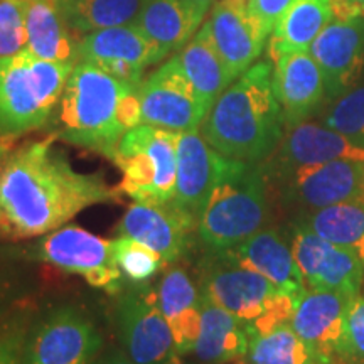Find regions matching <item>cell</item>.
<instances>
[{
  "label": "cell",
  "instance_id": "ab89813d",
  "mask_svg": "<svg viewBox=\"0 0 364 364\" xmlns=\"http://www.w3.org/2000/svg\"><path fill=\"white\" fill-rule=\"evenodd\" d=\"M164 364H193V363L184 361V359H182V356H179V354H172V356L167 359V361L164 363Z\"/></svg>",
  "mask_w": 364,
  "mask_h": 364
},
{
  "label": "cell",
  "instance_id": "4316f807",
  "mask_svg": "<svg viewBox=\"0 0 364 364\" xmlns=\"http://www.w3.org/2000/svg\"><path fill=\"white\" fill-rule=\"evenodd\" d=\"M177 58H179L182 70L193 83L196 93L206 105L208 110H211L216 100L233 83L235 78L213 43L208 22L199 27L194 38L181 49Z\"/></svg>",
  "mask_w": 364,
  "mask_h": 364
},
{
  "label": "cell",
  "instance_id": "74e56055",
  "mask_svg": "<svg viewBox=\"0 0 364 364\" xmlns=\"http://www.w3.org/2000/svg\"><path fill=\"white\" fill-rule=\"evenodd\" d=\"M88 364H134V363H132V359L129 356H127L124 349H113V351L102 354V356L98 354V356Z\"/></svg>",
  "mask_w": 364,
  "mask_h": 364
},
{
  "label": "cell",
  "instance_id": "4dcf8cb0",
  "mask_svg": "<svg viewBox=\"0 0 364 364\" xmlns=\"http://www.w3.org/2000/svg\"><path fill=\"white\" fill-rule=\"evenodd\" d=\"M144 0H68L63 4L71 31L81 36L134 24Z\"/></svg>",
  "mask_w": 364,
  "mask_h": 364
},
{
  "label": "cell",
  "instance_id": "44dd1931",
  "mask_svg": "<svg viewBox=\"0 0 364 364\" xmlns=\"http://www.w3.org/2000/svg\"><path fill=\"white\" fill-rule=\"evenodd\" d=\"M218 53L233 78H240L255 65L268 36L250 16L247 4L220 0L208 21Z\"/></svg>",
  "mask_w": 364,
  "mask_h": 364
},
{
  "label": "cell",
  "instance_id": "3957f363",
  "mask_svg": "<svg viewBox=\"0 0 364 364\" xmlns=\"http://www.w3.org/2000/svg\"><path fill=\"white\" fill-rule=\"evenodd\" d=\"M136 88L91 63H76L58 105V135L113 159L129 132L120 118L122 102Z\"/></svg>",
  "mask_w": 364,
  "mask_h": 364
},
{
  "label": "cell",
  "instance_id": "277c9868",
  "mask_svg": "<svg viewBox=\"0 0 364 364\" xmlns=\"http://www.w3.org/2000/svg\"><path fill=\"white\" fill-rule=\"evenodd\" d=\"M270 215L263 162L223 159L220 174L198 221L204 250H228L265 228Z\"/></svg>",
  "mask_w": 364,
  "mask_h": 364
},
{
  "label": "cell",
  "instance_id": "1f68e13d",
  "mask_svg": "<svg viewBox=\"0 0 364 364\" xmlns=\"http://www.w3.org/2000/svg\"><path fill=\"white\" fill-rule=\"evenodd\" d=\"M112 255L117 267L132 284H145L166 267L161 255L129 236L112 240Z\"/></svg>",
  "mask_w": 364,
  "mask_h": 364
},
{
  "label": "cell",
  "instance_id": "e575fe53",
  "mask_svg": "<svg viewBox=\"0 0 364 364\" xmlns=\"http://www.w3.org/2000/svg\"><path fill=\"white\" fill-rule=\"evenodd\" d=\"M343 359L364 364V287L351 299L346 314Z\"/></svg>",
  "mask_w": 364,
  "mask_h": 364
},
{
  "label": "cell",
  "instance_id": "d4e9b609",
  "mask_svg": "<svg viewBox=\"0 0 364 364\" xmlns=\"http://www.w3.org/2000/svg\"><path fill=\"white\" fill-rule=\"evenodd\" d=\"M27 51L46 61L78 63V41L61 0H27Z\"/></svg>",
  "mask_w": 364,
  "mask_h": 364
},
{
  "label": "cell",
  "instance_id": "d6986e66",
  "mask_svg": "<svg viewBox=\"0 0 364 364\" xmlns=\"http://www.w3.org/2000/svg\"><path fill=\"white\" fill-rule=\"evenodd\" d=\"M273 91L289 127L306 122L327 95L321 68L309 51H290L273 58Z\"/></svg>",
  "mask_w": 364,
  "mask_h": 364
},
{
  "label": "cell",
  "instance_id": "30bf717a",
  "mask_svg": "<svg viewBox=\"0 0 364 364\" xmlns=\"http://www.w3.org/2000/svg\"><path fill=\"white\" fill-rule=\"evenodd\" d=\"M103 348V336L88 314L61 306L26 336L21 364H88Z\"/></svg>",
  "mask_w": 364,
  "mask_h": 364
},
{
  "label": "cell",
  "instance_id": "8992f818",
  "mask_svg": "<svg viewBox=\"0 0 364 364\" xmlns=\"http://www.w3.org/2000/svg\"><path fill=\"white\" fill-rule=\"evenodd\" d=\"M179 134L145 124L127 132L112 159L122 171L118 193L139 203H171L176 193Z\"/></svg>",
  "mask_w": 364,
  "mask_h": 364
},
{
  "label": "cell",
  "instance_id": "f1b7e54d",
  "mask_svg": "<svg viewBox=\"0 0 364 364\" xmlns=\"http://www.w3.org/2000/svg\"><path fill=\"white\" fill-rule=\"evenodd\" d=\"M248 338L250 364H338L300 338L290 322L248 332Z\"/></svg>",
  "mask_w": 364,
  "mask_h": 364
},
{
  "label": "cell",
  "instance_id": "e0dca14e",
  "mask_svg": "<svg viewBox=\"0 0 364 364\" xmlns=\"http://www.w3.org/2000/svg\"><path fill=\"white\" fill-rule=\"evenodd\" d=\"M309 54L324 75L327 95L353 90L364 70V17L332 19L314 39Z\"/></svg>",
  "mask_w": 364,
  "mask_h": 364
},
{
  "label": "cell",
  "instance_id": "9a60e30c",
  "mask_svg": "<svg viewBox=\"0 0 364 364\" xmlns=\"http://www.w3.org/2000/svg\"><path fill=\"white\" fill-rule=\"evenodd\" d=\"M270 157L263 167L268 179H275L306 166L334 161L364 162V144L354 142L326 125L300 122L289 127Z\"/></svg>",
  "mask_w": 364,
  "mask_h": 364
},
{
  "label": "cell",
  "instance_id": "484cf974",
  "mask_svg": "<svg viewBox=\"0 0 364 364\" xmlns=\"http://www.w3.org/2000/svg\"><path fill=\"white\" fill-rule=\"evenodd\" d=\"M248 344L245 322L203 295L201 332L194 348L196 358L204 364L231 363L247 356Z\"/></svg>",
  "mask_w": 364,
  "mask_h": 364
},
{
  "label": "cell",
  "instance_id": "bcb514c9",
  "mask_svg": "<svg viewBox=\"0 0 364 364\" xmlns=\"http://www.w3.org/2000/svg\"><path fill=\"white\" fill-rule=\"evenodd\" d=\"M61 2H63V4H66V2H68V0H61Z\"/></svg>",
  "mask_w": 364,
  "mask_h": 364
},
{
  "label": "cell",
  "instance_id": "9c48e42d",
  "mask_svg": "<svg viewBox=\"0 0 364 364\" xmlns=\"http://www.w3.org/2000/svg\"><path fill=\"white\" fill-rule=\"evenodd\" d=\"M36 258L59 270L83 277L93 289L118 295L125 289V277L112 255V241L100 238L80 226H61L44 235Z\"/></svg>",
  "mask_w": 364,
  "mask_h": 364
},
{
  "label": "cell",
  "instance_id": "ba28073f",
  "mask_svg": "<svg viewBox=\"0 0 364 364\" xmlns=\"http://www.w3.org/2000/svg\"><path fill=\"white\" fill-rule=\"evenodd\" d=\"M199 290L245 324L263 316L280 292L270 280L235 262L223 250H206L198 263Z\"/></svg>",
  "mask_w": 364,
  "mask_h": 364
},
{
  "label": "cell",
  "instance_id": "52a82bcc",
  "mask_svg": "<svg viewBox=\"0 0 364 364\" xmlns=\"http://www.w3.org/2000/svg\"><path fill=\"white\" fill-rule=\"evenodd\" d=\"M115 324L122 348L134 364H164L176 354L159 292L147 282L125 285L117 295Z\"/></svg>",
  "mask_w": 364,
  "mask_h": 364
},
{
  "label": "cell",
  "instance_id": "836d02e7",
  "mask_svg": "<svg viewBox=\"0 0 364 364\" xmlns=\"http://www.w3.org/2000/svg\"><path fill=\"white\" fill-rule=\"evenodd\" d=\"M27 48V0H0V58Z\"/></svg>",
  "mask_w": 364,
  "mask_h": 364
},
{
  "label": "cell",
  "instance_id": "5b68a950",
  "mask_svg": "<svg viewBox=\"0 0 364 364\" xmlns=\"http://www.w3.org/2000/svg\"><path fill=\"white\" fill-rule=\"evenodd\" d=\"M73 63L46 61L27 49L0 58V135L17 136L48 124Z\"/></svg>",
  "mask_w": 364,
  "mask_h": 364
},
{
  "label": "cell",
  "instance_id": "4fadbf2b",
  "mask_svg": "<svg viewBox=\"0 0 364 364\" xmlns=\"http://www.w3.org/2000/svg\"><path fill=\"white\" fill-rule=\"evenodd\" d=\"M118 236H129L161 255L166 267L184 258L198 238V221L174 203L130 204L117 226Z\"/></svg>",
  "mask_w": 364,
  "mask_h": 364
},
{
  "label": "cell",
  "instance_id": "d6a6232c",
  "mask_svg": "<svg viewBox=\"0 0 364 364\" xmlns=\"http://www.w3.org/2000/svg\"><path fill=\"white\" fill-rule=\"evenodd\" d=\"M324 125L364 144V86L346 91L326 113Z\"/></svg>",
  "mask_w": 364,
  "mask_h": 364
},
{
  "label": "cell",
  "instance_id": "7a4b0ae2",
  "mask_svg": "<svg viewBox=\"0 0 364 364\" xmlns=\"http://www.w3.org/2000/svg\"><path fill=\"white\" fill-rule=\"evenodd\" d=\"M284 124L273 91V68L268 61H260L223 91L199 132L221 156L265 162L279 147Z\"/></svg>",
  "mask_w": 364,
  "mask_h": 364
},
{
  "label": "cell",
  "instance_id": "8d00e7d4",
  "mask_svg": "<svg viewBox=\"0 0 364 364\" xmlns=\"http://www.w3.org/2000/svg\"><path fill=\"white\" fill-rule=\"evenodd\" d=\"M24 343L26 334L22 331L0 334V364H21Z\"/></svg>",
  "mask_w": 364,
  "mask_h": 364
},
{
  "label": "cell",
  "instance_id": "ee69618b",
  "mask_svg": "<svg viewBox=\"0 0 364 364\" xmlns=\"http://www.w3.org/2000/svg\"><path fill=\"white\" fill-rule=\"evenodd\" d=\"M351 2H354V4H358V6L364 7V0H351Z\"/></svg>",
  "mask_w": 364,
  "mask_h": 364
},
{
  "label": "cell",
  "instance_id": "603a6c76",
  "mask_svg": "<svg viewBox=\"0 0 364 364\" xmlns=\"http://www.w3.org/2000/svg\"><path fill=\"white\" fill-rule=\"evenodd\" d=\"M161 309L171 327L174 351L179 356L194 353L201 332L203 295L184 268L172 267L157 287Z\"/></svg>",
  "mask_w": 364,
  "mask_h": 364
},
{
  "label": "cell",
  "instance_id": "cb8c5ba5",
  "mask_svg": "<svg viewBox=\"0 0 364 364\" xmlns=\"http://www.w3.org/2000/svg\"><path fill=\"white\" fill-rule=\"evenodd\" d=\"M204 16L193 0H144L134 26L171 54L194 38Z\"/></svg>",
  "mask_w": 364,
  "mask_h": 364
},
{
  "label": "cell",
  "instance_id": "b9f144b4",
  "mask_svg": "<svg viewBox=\"0 0 364 364\" xmlns=\"http://www.w3.org/2000/svg\"><path fill=\"white\" fill-rule=\"evenodd\" d=\"M358 257H359V260H361V263H363V268H364V238H363V241H361V245H359L358 247Z\"/></svg>",
  "mask_w": 364,
  "mask_h": 364
},
{
  "label": "cell",
  "instance_id": "60d3db41",
  "mask_svg": "<svg viewBox=\"0 0 364 364\" xmlns=\"http://www.w3.org/2000/svg\"><path fill=\"white\" fill-rule=\"evenodd\" d=\"M4 297H6V284H4V280L0 279V309H2Z\"/></svg>",
  "mask_w": 364,
  "mask_h": 364
},
{
  "label": "cell",
  "instance_id": "ac0fdd59",
  "mask_svg": "<svg viewBox=\"0 0 364 364\" xmlns=\"http://www.w3.org/2000/svg\"><path fill=\"white\" fill-rule=\"evenodd\" d=\"M353 297L334 290L307 289L299 297L290 326L318 353L339 361L344 358L346 314Z\"/></svg>",
  "mask_w": 364,
  "mask_h": 364
},
{
  "label": "cell",
  "instance_id": "83f0119b",
  "mask_svg": "<svg viewBox=\"0 0 364 364\" xmlns=\"http://www.w3.org/2000/svg\"><path fill=\"white\" fill-rule=\"evenodd\" d=\"M331 21L332 0H292L272 33V58L290 51H309Z\"/></svg>",
  "mask_w": 364,
  "mask_h": 364
},
{
  "label": "cell",
  "instance_id": "7402d4cb",
  "mask_svg": "<svg viewBox=\"0 0 364 364\" xmlns=\"http://www.w3.org/2000/svg\"><path fill=\"white\" fill-rule=\"evenodd\" d=\"M223 252L240 265L260 273L284 292L302 295L307 290L295 262L290 240H287L279 230L262 228L250 238Z\"/></svg>",
  "mask_w": 364,
  "mask_h": 364
},
{
  "label": "cell",
  "instance_id": "f6af8a7d",
  "mask_svg": "<svg viewBox=\"0 0 364 364\" xmlns=\"http://www.w3.org/2000/svg\"><path fill=\"white\" fill-rule=\"evenodd\" d=\"M230 2H238V4H248V0H230Z\"/></svg>",
  "mask_w": 364,
  "mask_h": 364
},
{
  "label": "cell",
  "instance_id": "2e32d148",
  "mask_svg": "<svg viewBox=\"0 0 364 364\" xmlns=\"http://www.w3.org/2000/svg\"><path fill=\"white\" fill-rule=\"evenodd\" d=\"M287 201L306 211L358 199L364 194V162L334 161L299 167L273 179Z\"/></svg>",
  "mask_w": 364,
  "mask_h": 364
},
{
  "label": "cell",
  "instance_id": "5bb4252c",
  "mask_svg": "<svg viewBox=\"0 0 364 364\" xmlns=\"http://www.w3.org/2000/svg\"><path fill=\"white\" fill-rule=\"evenodd\" d=\"M290 247L306 289L356 295L364 282L358 253L318 238L297 221L290 226Z\"/></svg>",
  "mask_w": 364,
  "mask_h": 364
},
{
  "label": "cell",
  "instance_id": "6da1fadb",
  "mask_svg": "<svg viewBox=\"0 0 364 364\" xmlns=\"http://www.w3.org/2000/svg\"><path fill=\"white\" fill-rule=\"evenodd\" d=\"M118 194L100 174L73 169L51 140L29 142L4 159L0 169V238L44 236Z\"/></svg>",
  "mask_w": 364,
  "mask_h": 364
},
{
  "label": "cell",
  "instance_id": "d590c367",
  "mask_svg": "<svg viewBox=\"0 0 364 364\" xmlns=\"http://www.w3.org/2000/svg\"><path fill=\"white\" fill-rule=\"evenodd\" d=\"M292 0H248L247 7L250 16L257 22L263 34L270 36L277 22L284 16Z\"/></svg>",
  "mask_w": 364,
  "mask_h": 364
},
{
  "label": "cell",
  "instance_id": "7bdbcfd3",
  "mask_svg": "<svg viewBox=\"0 0 364 364\" xmlns=\"http://www.w3.org/2000/svg\"><path fill=\"white\" fill-rule=\"evenodd\" d=\"M4 152H6V147H4L2 135H0V169H2V164H4Z\"/></svg>",
  "mask_w": 364,
  "mask_h": 364
},
{
  "label": "cell",
  "instance_id": "7c38bea8",
  "mask_svg": "<svg viewBox=\"0 0 364 364\" xmlns=\"http://www.w3.org/2000/svg\"><path fill=\"white\" fill-rule=\"evenodd\" d=\"M167 56L161 46L134 24L95 31L78 41V63H91L134 86L142 85L145 68L157 65Z\"/></svg>",
  "mask_w": 364,
  "mask_h": 364
},
{
  "label": "cell",
  "instance_id": "ffe728a7",
  "mask_svg": "<svg viewBox=\"0 0 364 364\" xmlns=\"http://www.w3.org/2000/svg\"><path fill=\"white\" fill-rule=\"evenodd\" d=\"M225 156L209 145L199 130L181 132L177 142L176 193L172 203L199 221L220 174Z\"/></svg>",
  "mask_w": 364,
  "mask_h": 364
},
{
  "label": "cell",
  "instance_id": "f546056e",
  "mask_svg": "<svg viewBox=\"0 0 364 364\" xmlns=\"http://www.w3.org/2000/svg\"><path fill=\"white\" fill-rule=\"evenodd\" d=\"M297 223L336 247L358 252L364 238V194L351 201L304 211Z\"/></svg>",
  "mask_w": 364,
  "mask_h": 364
},
{
  "label": "cell",
  "instance_id": "8fae6325",
  "mask_svg": "<svg viewBox=\"0 0 364 364\" xmlns=\"http://www.w3.org/2000/svg\"><path fill=\"white\" fill-rule=\"evenodd\" d=\"M142 124L172 132L199 130L208 107L196 93L182 70L179 58L169 61L147 76L139 86Z\"/></svg>",
  "mask_w": 364,
  "mask_h": 364
},
{
  "label": "cell",
  "instance_id": "f35d334b",
  "mask_svg": "<svg viewBox=\"0 0 364 364\" xmlns=\"http://www.w3.org/2000/svg\"><path fill=\"white\" fill-rule=\"evenodd\" d=\"M193 2H194V4H198V6L201 7L203 11L208 14L209 9H211L213 4H215V0H193Z\"/></svg>",
  "mask_w": 364,
  "mask_h": 364
}]
</instances>
